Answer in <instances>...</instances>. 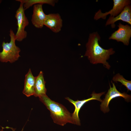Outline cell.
<instances>
[{"label":"cell","mask_w":131,"mask_h":131,"mask_svg":"<svg viewBox=\"0 0 131 131\" xmlns=\"http://www.w3.org/2000/svg\"><path fill=\"white\" fill-rule=\"evenodd\" d=\"M111 82L113 86L112 87L109 84V89L100 105L101 110L104 113L108 112L109 111V105L111 101L113 98L117 97H122L128 101L131 99V95L125 92L122 93L119 92L116 88L114 83H113L112 81Z\"/></svg>","instance_id":"8992f818"},{"label":"cell","mask_w":131,"mask_h":131,"mask_svg":"<svg viewBox=\"0 0 131 131\" xmlns=\"http://www.w3.org/2000/svg\"><path fill=\"white\" fill-rule=\"evenodd\" d=\"M44 25L53 32L57 33L61 30L63 21L59 14H49L46 15Z\"/></svg>","instance_id":"9c48e42d"},{"label":"cell","mask_w":131,"mask_h":131,"mask_svg":"<svg viewBox=\"0 0 131 131\" xmlns=\"http://www.w3.org/2000/svg\"><path fill=\"white\" fill-rule=\"evenodd\" d=\"M16 1L23 3L25 10L28 9L33 5L36 4H47L54 7L58 2V0H16Z\"/></svg>","instance_id":"5bb4252c"},{"label":"cell","mask_w":131,"mask_h":131,"mask_svg":"<svg viewBox=\"0 0 131 131\" xmlns=\"http://www.w3.org/2000/svg\"><path fill=\"white\" fill-rule=\"evenodd\" d=\"M105 92H102L97 93L94 91L91 95V97L86 99L79 100H77L74 101L69 97H67L66 99L72 104L75 107V110L73 113L71 114L72 118L74 124L78 125H81L79 117V113L80 110L84 105L88 101L93 100H96L101 102L103 100L101 99L100 97Z\"/></svg>","instance_id":"5b68a950"},{"label":"cell","mask_w":131,"mask_h":131,"mask_svg":"<svg viewBox=\"0 0 131 131\" xmlns=\"http://www.w3.org/2000/svg\"><path fill=\"white\" fill-rule=\"evenodd\" d=\"M45 83L43 72L41 71L38 75L35 77L34 96L35 97H39L46 95V89L45 88Z\"/></svg>","instance_id":"4fadbf2b"},{"label":"cell","mask_w":131,"mask_h":131,"mask_svg":"<svg viewBox=\"0 0 131 131\" xmlns=\"http://www.w3.org/2000/svg\"><path fill=\"white\" fill-rule=\"evenodd\" d=\"M112 79L114 82L121 83L126 87L128 91H131V81L126 80L119 73H117L115 75Z\"/></svg>","instance_id":"9a60e30c"},{"label":"cell","mask_w":131,"mask_h":131,"mask_svg":"<svg viewBox=\"0 0 131 131\" xmlns=\"http://www.w3.org/2000/svg\"><path fill=\"white\" fill-rule=\"evenodd\" d=\"M117 26L118 29L111 34L109 39L121 42L125 45H128L131 37V26L128 25H124L120 23Z\"/></svg>","instance_id":"ba28073f"},{"label":"cell","mask_w":131,"mask_h":131,"mask_svg":"<svg viewBox=\"0 0 131 131\" xmlns=\"http://www.w3.org/2000/svg\"><path fill=\"white\" fill-rule=\"evenodd\" d=\"M100 39V36L97 32L89 34L84 56L87 57L91 64H101L105 67L109 69L111 66L107 61L110 56L115 54V51L112 48L105 49L102 48L99 43Z\"/></svg>","instance_id":"6da1fadb"},{"label":"cell","mask_w":131,"mask_h":131,"mask_svg":"<svg viewBox=\"0 0 131 131\" xmlns=\"http://www.w3.org/2000/svg\"><path fill=\"white\" fill-rule=\"evenodd\" d=\"M42 6L41 4L33 6L31 22L33 25L38 28H42L43 27L46 17L47 15L43 11Z\"/></svg>","instance_id":"8fae6325"},{"label":"cell","mask_w":131,"mask_h":131,"mask_svg":"<svg viewBox=\"0 0 131 131\" xmlns=\"http://www.w3.org/2000/svg\"><path fill=\"white\" fill-rule=\"evenodd\" d=\"M35 77L33 75L30 69L25 75V80L24 88L23 93L29 97L34 94V87Z\"/></svg>","instance_id":"7c38bea8"},{"label":"cell","mask_w":131,"mask_h":131,"mask_svg":"<svg viewBox=\"0 0 131 131\" xmlns=\"http://www.w3.org/2000/svg\"><path fill=\"white\" fill-rule=\"evenodd\" d=\"M113 8L108 12L103 13L99 9L95 13L94 19L98 20L100 18L106 19V16L110 14V16L115 17L119 14L126 6L130 5L131 0H113Z\"/></svg>","instance_id":"52a82bcc"},{"label":"cell","mask_w":131,"mask_h":131,"mask_svg":"<svg viewBox=\"0 0 131 131\" xmlns=\"http://www.w3.org/2000/svg\"><path fill=\"white\" fill-rule=\"evenodd\" d=\"M6 128H9L10 129H11L12 130V131H15V129L13 128H12L9 127H7ZM3 128H2V129L1 130H0V131H4L3 130ZM23 129H24V128H23L22 130L21 131H23Z\"/></svg>","instance_id":"2e32d148"},{"label":"cell","mask_w":131,"mask_h":131,"mask_svg":"<svg viewBox=\"0 0 131 131\" xmlns=\"http://www.w3.org/2000/svg\"><path fill=\"white\" fill-rule=\"evenodd\" d=\"M1 1H2L1 0H0V4L1 3Z\"/></svg>","instance_id":"e0dca14e"},{"label":"cell","mask_w":131,"mask_h":131,"mask_svg":"<svg viewBox=\"0 0 131 131\" xmlns=\"http://www.w3.org/2000/svg\"><path fill=\"white\" fill-rule=\"evenodd\" d=\"M9 36L10 40L9 43L4 41L2 44V50L0 52V60L2 62H9L12 63L16 61L20 57V49L16 45V38L13 31L10 29Z\"/></svg>","instance_id":"3957f363"},{"label":"cell","mask_w":131,"mask_h":131,"mask_svg":"<svg viewBox=\"0 0 131 131\" xmlns=\"http://www.w3.org/2000/svg\"><path fill=\"white\" fill-rule=\"evenodd\" d=\"M119 20H122L131 25V5L125 6L122 12L118 15L115 17L110 16L107 20L106 26L111 25L113 28L115 27V23Z\"/></svg>","instance_id":"30bf717a"},{"label":"cell","mask_w":131,"mask_h":131,"mask_svg":"<svg viewBox=\"0 0 131 131\" xmlns=\"http://www.w3.org/2000/svg\"><path fill=\"white\" fill-rule=\"evenodd\" d=\"M23 5V3L20 2L19 6L16 11L15 15L17 26L15 35L16 40L19 41H22L26 37L27 33L25 29L29 24L28 20L25 14Z\"/></svg>","instance_id":"277c9868"},{"label":"cell","mask_w":131,"mask_h":131,"mask_svg":"<svg viewBox=\"0 0 131 131\" xmlns=\"http://www.w3.org/2000/svg\"><path fill=\"white\" fill-rule=\"evenodd\" d=\"M39 98L49 111L51 116L55 123L62 126L67 123L74 124L71 114L63 105L51 100L46 94Z\"/></svg>","instance_id":"7a4b0ae2"}]
</instances>
